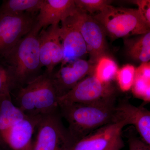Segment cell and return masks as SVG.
Segmentation results:
<instances>
[{
    "label": "cell",
    "mask_w": 150,
    "mask_h": 150,
    "mask_svg": "<svg viewBox=\"0 0 150 150\" xmlns=\"http://www.w3.org/2000/svg\"><path fill=\"white\" fill-rule=\"evenodd\" d=\"M116 98L92 103L59 104V112L68 123V130L76 143L93 131L121 121Z\"/></svg>",
    "instance_id": "cell-1"
},
{
    "label": "cell",
    "mask_w": 150,
    "mask_h": 150,
    "mask_svg": "<svg viewBox=\"0 0 150 150\" xmlns=\"http://www.w3.org/2000/svg\"><path fill=\"white\" fill-rule=\"evenodd\" d=\"M36 22L31 30L4 58L12 81L13 88L18 89L37 77L41 68L39 34Z\"/></svg>",
    "instance_id": "cell-2"
},
{
    "label": "cell",
    "mask_w": 150,
    "mask_h": 150,
    "mask_svg": "<svg viewBox=\"0 0 150 150\" xmlns=\"http://www.w3.org/2000/svg\"><path fill=\"white\" fill-rule=\"evenodd\" d=\"M52 74L46 71L18 89L16 99L22 110L41 115L59 110V96Z\"/></svg>",
    "instance_id": "cell-3"
},
{
    "label": "cell",
    "mask_w": 150,
    "mask_h": 150,
    "mask_svg": "<svg viewBox=\"0 0 150 150\" xmlns=\"http://www.w3.org/2000/svg\"><path fill=\"white\" fill-rule=\"evenodd\" d=\"M92 16L106 34L113 38L139 35L150 30L138 8L115 7L110 5Z\"/></svg>",
    "instance_id": "cell-4"
},
{
    "label": "cell",
    "mask_w": 150,
    "mask_h": 150,
    "mask_svg": "<svg viewBox=\"0 0 150 150\" xmlns=\"http://www.w3.org/2000/svg\"><path fill=\"white\" fill-rule=\"evenodd\" d=\"M59 110L43 115L30 150H72L76 142L63 124Z\"/></svg>",
    "instance_id": "cell-5"
},
{
    "label": "cell",
    "mask_w": 150,
    "mask_h": 150,
    "mask_svg": "<svg viewBox=\"0 0 150 150\" xmlns=\"http://www.w3.org/2000/svg\"><path fill=\"white\" fill-rule=\"evenodd\" d=\"M70 18L79 30L87 47L89 62L93 65L105 55L106 33L92 16L76 7Z\"/></svg>",
    "instance_id": "cell-6"
},
{
    "label": "cell",
    "mask_w": 150,
    "mask_h": 150,
    "mask_svg": "<svg viewBox=\"0 0 150 150\" xmlns=\"http://www.w3.org/2000/svg\"><path fill=\"white\" fill-rule=\"evenodd\" d=\"M116 98L115 88L110 83L100 81L92 73L69 91L59 98L60 103H92Z\"/></svg>",
    "instance_id": "cell-7"
},
{
    "label": "cell",
    "mask_w": 150,
    "mask_h": 150,
    "mask_svg": "<svg viewBox=\"0 0 150 150\" xmlns=\"http://www.w3.org/2000/svg\"><path fill=\"white\" fill-rule=\"evenodd\" d=\"M35 22L31 13H0V56L4 57L31 30Z\"/></svg>",
    "instance_id": "cell-8"
},
{
    "label": "cell",
    "mask_w": 150,
    "mask_h": 150,
    "mask_svg": "<svg viewBox=\"0 0 150 150\" xmlns=\"http://www.w3.org/2000/svg\"><path fill=\"white\" fill-rule=\"evenodd\" d=\"M59 27V24L50 25L42 30L39 34L40 65L50 74L54 73V68L63 62L64 58Z\"/></svg>",
    "instance_id": "cell-9"
},
{
    "label": "cell",
    "mask_w": 150,
    "mask_h": 150,
    "mask_svg": "<svg viewBox=\"0 0 150 150\" xmlns=\"http://www.w3.org/2000/svg\"><path fill=\"white\" fill-rule=\"evenodd\" d=\"M93 66L89 62L77 59L69 65L62 64L52 74V79L59 98L69 91L87 75L93 71Z\"/></svg>",
    "instance_id": "cell-10"
},
{
    "label": "cell",
    "mask_w": 150,
    "mask_h": 150,
    "mask_svg": "<svg viewBox=\"0 0 150 150\" xmlns=\"http://www.w3.org/2000/svg\"><path fill=\"white\" fill-rule=\"evenodd\" d=\"M127 125V121L122 120L102 126L75 143L72 150H106L121 137Z\"/></svg>",
    "instance_id": "cell-11"
},
{
    "label": "cell",
    "mask_w": 150,
    "mask_h": 150,
    "mask_svg": "<svg viewBox=\"0 0 150 150\" xmlns=\"http://www.w3.org/2000/svg\"><path fill=\"white\" fill-rule=\"evenodd\" d=\"M42 116L25 115L7 132L3 142L13 150H30L33 137Z\"/></svg>",
    "instance_id": "cell-12"
},
{
    "label": "cell",
    "mask_w": 150,
    "mask_h": 150,
    "mask_svg": "<svg viewBox=\"0 0 150 150\" xmlns=\"http://www.w3.org/2000/svg\"><path fill=\"white\" fill-rule=\"evenodd\" d=\"M59 31L64 54L63 64L73 62L88 54L83 37L70 16L61 22Z\"/></svg>",
    "instance_id": "cell-13"
},
{
    "label": "cell",
    "mask_w": 150,
    "mask_h": 150,
    "mask_svg": "<svg viewBox=\"0 0 150 150\" xmlns=\"http://www.w3.org/2000/svg\"><path fill=\"white\" fill-rule=\"evenodd\" d=\"M119 120H125L128 125H133L140 138L150 147V111L143 106H136L127 100L117 103Z\"/></svg>",
    "instance_id": "cell-14"
},
{
    "label": "cell",
    "mask_w": 150,
    "mask_h": 150,
    "mask_svg": "<svg viewBox=\"0 0 150 150\" xmlns=\"http://www.w3.org/2000/svg\"><path fill=\"white\" fill-rule=\"evenodd\" d=\"M76 9L74 0H43L36 23L40 28L59 24Z\"/></svg>",
    "instance_id": "cell-15"
},
{
    "label": "cell",
    "mask_w": 150,
    "mask_h": 150,
    "mask_svg": "<svg viewBox=\"0 0 150 150\" xmlns=\"http://www.w3.org/2000/svg\"><path fill=\"white\" fill-rule=\"evenodd\" d=\"M0 139L3 141L11 127L26 115L12 102L10 92L0 95Z\"/></svg>",
    "instance_id": "cell-16"
},
{
    "label": "cell",
    "mask_w": 150,
    "mask_h": 150,
    "mask_svg": "<svg viewBox=\"0 0 150 150\" xmlns=\"http://www.w3.org/2000/svg\"><path fill=\"white\" fill-rule=\"evenodd\" d=\"M127 54L140 64L150 62V30L129 41Z\"/></svg>",
    "instance_id": "cell-17"
},
{
    "label": "cell",
    "mask_w": 150,
    "mask_h": 150,
    "mask_svg": "<svg viewBox=\"0 0 150 150\" xmlns=\"http://www.w3.org/2000/svg\"><path fill=\"white\" fill-rule=\"evenodd\" d=\"M132 92L137 97L150 101V62L136 68Z\"/></svg>",
    "instance_id": "cell-18"
},
{
    "label": "cell",
    "mask_w": 150,
    "mask_h": 150,
    "mask_svg": "<svg viewBox=\"0 0 150 150\" xmlns=\"http://www.w3.org/2000/svg\"><path fill=\"white\" fill-rule=\"evenodd\" d=\"M43 0H8L4 1L0 8V13L33 14L39 11Z\"/></svg>",
    "instance_id": "cell-19"
},
{
    "label": "cell",
    "mask_w": 150,
    "mask_h": 150,
    "mask_svg": "<svg viewBox=\"0 0 150 150\" xmlns=\"http://www.w3.org/2000/svg\"><path fill=\"white\" fill-rule=\"evenodd\" d=\"M95 65L93 73L97 79L104 83H110L119 69L116 62L106 55L101 57Z\"/></svg>",
    "instance_id": "cell-20"
},
{
    "label": "cell",
    "mask_w": 150,
    "mask_h": 150,
    "mask_svg": "<svg viewBox=\"0 0 150 150\" xmlns=\"http://www.w3.org/2000/svg\"><path fill=\"white\" fill-rule=\"evenodd\" d=\"M136 68L128 64L118 69L116 77L118 86L123 91H128L134 83Z\"/></svg>",
    "instance_id": "cell-21"
},
{
    "label": "cell",
    "mask_w": 150,
    "mask_h": 150,
    "mask_svg": "<svg viewBox=\"0 0 150 150\" xmlns=\"http://www.w3.org/2000/svg\"><path fill=\"white\" fill-rule=\"evenodd\" d=\"M76 7L93 15L110 5L112 1L108 0H74Z\"/></svg>",
    "instance_id": "cell-22"
},
{
    "label": "cell",
    "mask_w": 150,
    "mask_h": 150,
    "mask_svg": "<svg viewBox=\"0 0 150 150\" xmlns=\"http://www.w3.org/2000/svg\"><path fill=\"white\" fill-rule=\"evenodd\" d=\"M11 89L13 85L9 72L0 65V95L10 92Z\"/></svg>",
    "instance_id": "cell-23"
},
{
    "label": "cell",
    "mask_w": 150,
    "mask_h": 150,
    "mask_svg": "<svg viewBox=\"0 0 150 150\" xmlns=\"http://www.w3.org/2000/svg\"><path fill=\"white\" fill-rule=\"evenodd\" d=\"M134 3L150 28V0H137L134 1Z\"/></svg>",
    "instance_id": "cell-24"
},
{
    "label": "cell",
    "mask_w": 150,
    "mask_h": 150,
    "mask_svg": "<svg viewBox=\"0 0 150 150\" xmlns=\"http://www.w3.org/2000/svg\"><path fill=\"white\" fill-rule=\"evenodd\" d=\"M129 150H150V147L143 142L139 137L129 136Z\"/></svg>",
    "instance_id": "cell-25"
},
{
    "label": "cell",
    "mask_w": 150,
    "mask_h": 150,
    "mask_svg": "<svg viewBox=\"0 0 150 150\" xmlns=\"http://www.w3.org/2000/svg\"><path fill=\"white\" fill-rule=\"evenodd\" d=\"M123 142L122 137H120L113 144L105 150H121L124 146Z\"/></svg>",
    "instance_id": "cell-26"
}]
</instances>
